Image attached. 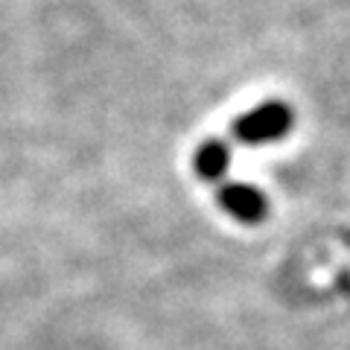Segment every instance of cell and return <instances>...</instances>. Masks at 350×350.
I'll return each instance as SVG.
<instances>
[{
    "label": "cell",
    "mask_w": 350,
    "mask_h": 350,
    "mask_svg": "<svg viewBox=\"0 0 350 350\" xmlns=\"http://www.w3.org/2000/svg\"><path fill=\"white\" fill-rule=\"evenodd\" d=\"M292 129V108L286 103H266L260 108H251L234 123V137L245 146L275 144Z\"/></svg>",
    "instance_id": "6da1fadb"
},
{
    "label": "cell",
    "mask_w": 350,
    "mask_h": 350,
    "mask_svg": "<svg viewBox=\"0 0 350 350\" xmlns=\"http://www.w3.org/2000/svg\"><path fill=\"white\" fill-rule=\"evenodd\" d=\"M219 204H222V211L228 216H234L237 222H245V225L262 222L269 213V199L254 184H245V181L222 184V187H219Z\"/></svg>",
    "instance_id": "7a4b0ae2"
},
{
    "label": "cell",
    "mask_w": 350,
    "mask_h": 350,
    "mask_svg": "<svg viewBox=\"0 0 350 350\" xmlns=\"http://www.w3.org/2000/svg\"><path fill=\"white\" fill-rule=\"evenodd\" d=\"M231 163V152L222 140H204V144L196 149V158H193V167L199 172V178L204 181H219Z\"/></svg>",
    "instance_id": "3957f363"
}]
</instances>
